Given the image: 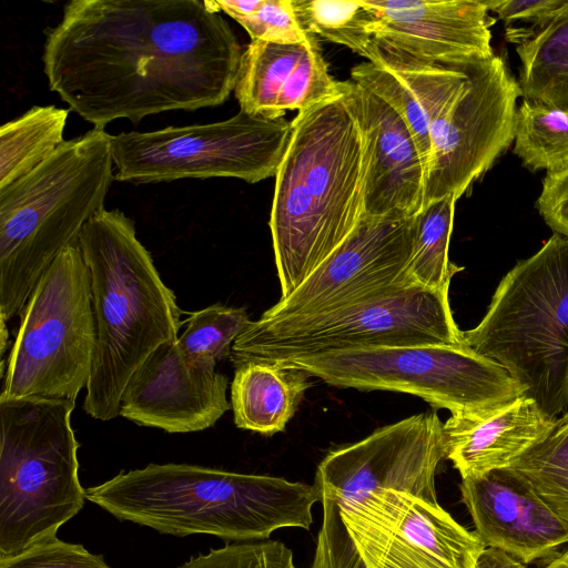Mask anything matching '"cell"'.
Instances as JSON below:
<instances>
[{
    "instance_id": "cell-1",
    "label": "cell",
    "mask_w": 568,
    "mask_h": 568,
    "mask_svg": "<svg viewBox=\"0 0 568 568\" xmlns=\"http://www.w3.org/2000/svg\"><path fill=\"white\" fill-rule=\"evenodd\" d=\"M242 48L204 0H72L47 32L51 91L95 129L223 104Z\"/></svg>"
},
{
    "instance_id": "cell-2",
    "label": "cell",
    "mask_w": 568,
    "mask_h": 568,
    "mask_svg": "<svg viewBox=\"0 0 568 568\" xmlns=\"http://www.w3.org/2000/svg\"><path fill=\"white\" fill-rule=\"evenodd\" d=\"M368 143L353 81L297 113L275 178L270 215L283 300L355 230L365 214Z\"/></svg>"
},
{
    "instance_id": "cell-3",
    "label": "cell",
    "mask_w": 568,
    "mask_h": 568,
    "mask_svg": "<svg viewBox=\"0 0 568 568\" xmlns=\"http://www.w3.org/2000/svg\"><path fill=\"white\" fill-rule=\"evenodd\" d=\"M87 499L119 520L184 537L267 540L276 529L308 530L314 485L282 477L187 464H149L85 489Z\"/></svg>"
},
{
    "instance_id": "cell-4",
    "label": "cell",
    "mask_w": 568,
    "mask_h": 568,
    "mask_svg": "<svg viewBox=\"0 0 568 568\" xmlns=\"http://www.w3.org/2000/svg\"><path fill=\"white\" fill-rule=\"evenodd\" d=\"M78 244L90 272L97 332L83 408L106 422L120 415L122 393L139 366L160 345L178 341L182 312L134 222L120 210L92 216Z\"/></svg>"
},
{
    "instance_id": "cell-5",
    "label": "cell",
    "mask_w": 568,
    "mask_h": 568,
    "mask_svg": "<svg viewBox=\"0 0 568 568\" xmlns=\"http://www.w3.org/2000/svg\"><path fill=\"white\" fill-rule=\"evenodd\" d=\"M113 165L112 135L92 128L0 189L1 320L20 314L55 257L105 209Z\"/></svg>"
},
{
    "instance_id": "cell-6",
    "label": "cell",
    "mask_w": 568,
    "mask_h": 568,
    "mask_svg": "<svg viewBox=\"0 0 568 568\" xmlns=\"http://www.w3.org/2000/svg\"><path fill=\"white\" fill-rule=\"evenodd\" d=\"M466 345L499 363L556 419L568 405V237L554 233L499 282Z\"/></svg>"
},
{
    "instance_id": "cell-7",
    "label": "cell",
    "mask_w": 568,
    "mask_h": 568,
    "mask_svg": "<svg viewBox=\"0 0 568 568\" xmlns=\"http://www.w3.org/2000/svg\"><path fill=\"white\" fill-rule=\"evenodd\" d=\"M74 405L0 399V558L57 537L84 505Z\"/></svg>"
},
{
    "instance_id": "cell-8",
    "label": "cell",
    "mask_w": 568,
    "mask_h": 568,
    "mask_svg": "<svg viewBox=\"0 0 568 568\" xmlns=\"http://www.w3.org/2000/svg\"><path fill=\"white\" fill-rule=\"evenodd\" d=\"M425 345L466 343L448 295L412 285L321 316L252 321L233 343L230 359L236 368L256 361Z\"/></svg>"
},
{
    "instance_id": "cell-9",
    "label": "cell",
    "mask_w": 568,
    "mask_h": 568,
    "mask_svg": "<svg viewBox=\"0 0 568 568\" xmlns=\"http://www.w3.org/2000/svg\"><path fill=\"white\" fill-rule=\"evenodd\" d=\"M0 399L75 402L95 356L91 277L77 243L43 273L20 312Z\"/></svg>"
},
{
    "instance_id": "cell-10",
    "label": "cell",
    "mask_w": 568,
    "mask_h": 568,
    "mask_svg": "<svg viewBox=\"0 0 568 568\" xmlns=\"http://www.w3.org/2000/svg\"><path fill=\"white\" fill-rule=\"evenodd\" d=\"M485 547L438 503L382 488L322 515L310 568H474Z\"/></svg>"
},
{
    "instance_id": "cell-11",
    "label": "cell",
    "mask_w": 568,
    "mask_h": 568,
    "mask_svg": "<svg viewBox=\"0 0 568 568\" xmlns=\"http://www.w3.org/2000/svg\"><path fill=\"white\" fill-rule=\"evenodd\" d=\"M277 362L335 387L405 393L450 414L504 404L524 394L506 368L467 345L363 348Z\"/></svg>"
},
{
    "instance_id": "cell-12",
    "label": "cell",
    "mask_w": 568,
    "mask_h": 568,
    "mask_svg": "<svg viewBox=\"0 0 568 568\" xmlns=\"http://www.w3.org/2000/svg\"><path fill=\"white\" fill-rule=\"evenodd\" d=\"M291 133L284 116L239 111L219 122L112 135L114 180L133 184L181 179L275 176Z\"/></svg>"
},
{
    "instance_id": "cell-13",
    "label": "cell",
    "mask_w": 568,
    "mask_h": 568,
    "mask_svg": "<svg viewBox=\"0 0 568 568\" xmlns=\"http://www.w3.org/2000/svg\"><path fill=\"white\" fill-rule=\"evenodd\" d=\"M465 73L463 90L429 129L423 207L447 196L458 200L515 139L521 90L505 60L494 54Z\"/></svg>"
},
{
    "instance_id": "cell-14",
    "label": "cell",
    "mask_w": 568,
    "mask_h": 568,
    "mask_svg": "<svg viewBox=\"0 0 568 568\" xmlns=\"http://www.w3.org/2000/svg\"><path fill=\"white\" fill-rule=\"evenodd\" d=\"M443 458V423L435 412L409 416L331 450L314 480L322 515L382 488L437 504L435 474Z\"/></svg>"
},
{
    "instance_id": "cell-15",
    "label": "cell",
    "mask_w": 568,
    "mask_h": 568,
    "mask_svg": "<svg viewBox=\"0 0 568 568\" xmlns=\"http://www.w3.org/2000/svg\"><path fill=\"white\" fill-rule=\"evenodd\" d=\"M413 219L364 214L349 236L287 297L266 310L263 320L325 315L405 285L413 248Z\"/></svg>"
},
{
    "instance_id": "cell-16",
    "label": "cell",
    "mask_w": 568,
    "mask_h": 568,
    "mask_svg": "<svg viewBox=\"0 0 568 568\" xmlns=\"http://www.w3.org/2000/svg\"><path fill=\"white\" fill-rule=\"evenodd\" d=\"M374 41L399 57L465 72L491 58L485 0H365Z\"/></svg>"
},
{
    "instance_id": "cell-17",
    "label": "cell",
    "mask_w": 568,
    "mask_h": 568,
    "mask_svg": "<svg viewBox=\"0 0 568 568\" xmlns=\"http://www.w3.org/2000/svg\"><path fill=\"white\" fill-rule=\"evenodd\" d=\"M215 366L189 357L178 341L160 345L130 377L120 415L168 433L212 427L231 408L229 378Z\"/></svg>"
},
{
    "instance_id": "cell-18",
    "label": "cell",
    "mask_w": 568,
    "mask_h": 568,
    "mask_svg": "<svg viewBox=\"0 0 568 568\" xmlns=\"http://www.w3.org/2000/svg\"><path fill=\"white\" fill-rule=\"evenodd\" d=\"M459 488L486 547L503 549L527 565L552 558L568 542V526L511 467L462 479Z\"/></svg>"
},
{
    "instance_id": "cell-19",
    "label": "cell",
    "mask_w": 568,
    "mask_h": 568,
    "mask_svg": "<svg viewBox=\"0 0 568 568\" xmlns=\"http://www.w3.org/2000/svg\"><path fill=\"white\" fill-rule=\"evenodd\" d=\"M318 38L298 43L251 41L242 53L235 98L240 110L270 119L307 110L338 91Z\"/></svg>"
},
{
    "instance_id": "cell-20",
    "label": "cell",
    "mask_w": 568,
    "mask_h": 568,
    "mask_svg": "<svg viewBox=\"0 0 568 568\" xmlns=\"http://www.w3.org/2000/svg\"><path fill=\"white\" fill-rule=\"evenodd\" d=\"M357 93L368 143L365 215L414 217L424 205L426 180L418 143L388 103L358 85Z\"/></svg>"
},
{
    "instance_id": "cell-21",
    "label": "cell",
    "mask_w": 568,
    "mask_h": 568,
    "mask_svg": "<svg viewBox=\"0 0 568 568\" xmlns=\"http://www.w3.org/2000/svg\"><path fill=\"white\" fill-rule=\"evenodd\" d=\"M556 419L524 395L487 408L450 414L443 423L444 456L462 479L507 468L542 440Z\"/></svg>"
},
{
    "instance_id": "cell-22",
    "label": "cell",
    "mask_w": 568,
    "mask_h": 568,
    "mask_svg": "<svg viewBox=\"0 0 568 568\" xmlns=\"http://www.w3.org/2000/svg\"><path fill=\"white\" fill-rule=\"evenodd\" d=\"M366 59L352 68L351 81L379 97L406 121L427 169L429 129L463 90L467 74L399 57L375 41Z\"/></svg>"
},
{
    "instance_id": "cell-23",
    "label": "cell",
    "mask_w": 568,
    "mask_h": 568,
    "mask_svg": "<svg viewBox=\"0 0 568 568\" xmlns=\"http://www.w3.org/2000/svg\"><path fill=\"white\" fill-rule=\"evenodd\" d=\"M311 376L278 362H248L235 368L231 407L236 427L271 436L296 413Z\"/></svg>"
},
{
    "instance_id": "cell-24",
    "label": "cell",
    "mask_w": 568,
    "mask_h": 568,
    "mask_svg": "<svg viewBox=\"0 0 568 568\" xmlns=\"http://www.w3.org/2000/svg\"><path fill=\"white\" fill-rule=\"evenodd\" d=\"M527 100L568 110V0L516 45Z\"/></svg>"
},
{
    "instance_id": "cell-25",
    "label": "cell",
    "mask_w": 568,
    "mask_h": 568,
    "mask_svg": "<svg viewBox=\"0 0 568 568\" xmlns=\"http://www.w3.org/2000/svg\"><path fill=\"white\" fill-rule=\"evenodd\" d=\"M70 109L34 105L0 128V189L52 156L64 142Z\"/></svg>"
},
{
    "instance_id": "cell-26",
    "label": "cell",
    "mask_w": 568,
    "mask_h": 568,
    "mask_svg": "<svg viewBox=\"0 0 568 568\" xmlns=\"http://www.w3.org/2000/svg\"><path fill=\"white\" fill-rule=\"evenodd\" d=\"M456 201L455 196L434 201L414 216L412 254L402 276L405 285L448 295L453 276L463 270L448 255Z\"/></svg>"
},
{
    "instance_id": "cell-27",
    "label": "cell",
    "mask_w": 568,
    "mask_h": 568,
    "mask_svg": "<svg viewBox=\"0 0 568 568\" xmlns=\"http://www.w3.org/2000/svg\"><path fill=\"white\" fill-rule=\"evenodd\" d=\"M514 153L531 171L568 166V110L524 99L517 106Z\"/></svg>"
},
{
    "instance_id": "cell-28",
    "label": "cell",
    "mask_w": 568,
    "mask_h": 568,
    "mask_svg": "<svg viewBox=\"0 0 568 568\" xmlns=\"http://www.w3.org/2000/svg\"><path fill=\"white\" fill-rule=\"evenodd\" d=\"M548 508L568 526V412L547 436L511 466Z\"/></svg>"
},
{
    "instance_id": "cell-29",
    "label": "cell",
    "mask_w": 568,
    "mask_h": 568,
    "mask_svg": "<svg viewBox=\"0 0 568 568\" xmlns=\"http://www.w3.org/2000/svg\"><path fill=\"white\" fill-rule=\"evenodd\" d=\"M302 28L367 58L374 17L365 0H293Z\"/></svg>"
},
{
    "instance_id": "cell-30",
    "label": "cell",
    "mask_w": 568,
    "mask_h": 568,
    "mask_svg": "<svg viewBox=\"0 0 568 568\" xmlns=\"http://www.w3.org/2000/svg\"><path fill=\"white\" fill-rule=\"evenodd\" d=\"M251 322L244 307L210 305L190 314L178 344L192 359L216 365L230 358L233 343Z\"/></svg>"
},
{
    "instance_id": "cell-31",
    "label": "cell",
    "mask_w": 568,
    "mask_h": 568,
    "mask_svg": "<svg viewBox=\"0 0 568 568\" xmlns=\"http://www.w3.org/2000/svg\"><path fill=\"white\" fill-rule=\"evenodd\" d=\"M224 12L246 30L251 41L298 43L311 34L300 24L293 0H229Z\"/></svg>"
},
{
    "instance_id": "cell-32",
    "label": "cell",
    "mask_w": 568,
    "mask_h": 568,
    "mask_svg": "<svg viewBox=\"0 0 568 568\" xmlns=\"http://www.w3.org/2000/svg\"><path fill=\"white\" fill-rule=\"evenodd\" d=\"M178 568H297L292 550L280 540L226 544L191 557Z\"/></svg>"
},
{
    "instance_id": "cell-33",
    "label": "cell",
    "mask_w": 568,
    "mask_h": 568,
    "mask_svg": "<svg viewBox=\"0 0 568 568\" xmlns=\"http://www.w3.org/2000/svg\"><path fill=\"white\" fill-rule=\"evenodd\" d=\"M0 568H111L101 555L57 537L18 554L1 557Z\"/></svg>"
},
{
    "instance_id": "cell-34",
    "label": "cell",
    "mask_w": 568,
    "mask_h": 568,
    "mask_svg": "<svg viewBox=\"0 0 568 568\" xmlns=\"http://www.w3.org/2000/svg\"><path fill=\"white\" fill-rule=\"evenodd\" d=\"M566 0H485L488 10L510 27L515 22L530 23L527 30L507 32L506 37L516 44L527 34L541 27Z\"/></svg>"
},
{
    "instance_id": "cell-35",
    "label": "cell",
    "mask_w": 568,
    "mask_h": 568,
    "mask_svg": "<svg viewBox=\"0 0 568 568\" xmlns=\"http://www.w3.org/2000/svg\"><path fill=\"white\" fill-rule=\"evenodd\" d=\"M536 206L555 233L568 237V166L546 174Z\"/></svg>"
},
{
    "instance_id": "cell-36",
    "label": "cell",
    "mask_w": 568,
    "mask_h": 568,
    "mask_svg": "<svg viewBox=\"0 0 568 568\" xmlns=\"http://www.w3.org/2000/svg\"><path fill=\"white\" fill-rule=\"evenodd\" d=\"M474 568H527L526 564L496 547H485Z\"/></svg>"
},
{
    "instance_id": "cell-37",
    "label": "cell",
    "mask_w": 568,
    "mask_h": 568,
    "mask_svg": "<svg viewBox=\"0 0 568 568\" xmlns=\"http://www.w3.org/2000/svg\"><path fill=\"white\" fill-rule=\"evenodd\" d=\"M542 568H568V549L550 558Z\"/></svg>"
},
{
    "instance_id": "cell-38",
    "label": "cell",
    "mask_w": 568,
    "mask_h": 568,
    "mask_svg": "<svg viewBox=\"0 0 568 568\" xmlns=\"http://www.w3.org/2000/svg\"><path fill=\"white\" fill-rule=\"evenodd\" d=\"M7 336H8V333H7L6 321L1 320V354H3L4 349H6Z\"/></svg>"
}]
</instances>
